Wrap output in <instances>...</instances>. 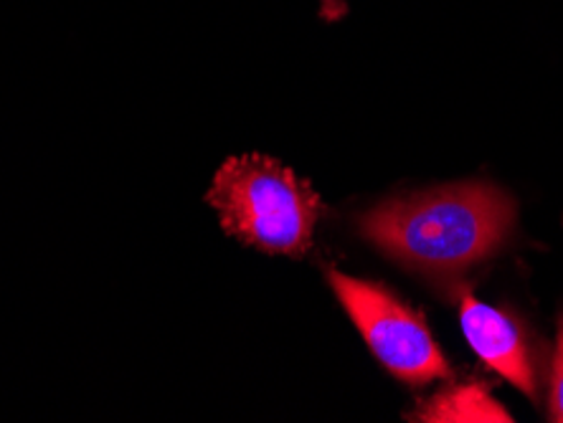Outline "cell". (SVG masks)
Returning <instances> with one entry per match:
<instances>
[{
    "mask_svg": "<svg viewBox=\"0 0 563 423\" xmlns=\"http://www.w3.org/2000/svg\"><path fill=\"white\" fill-rule=\"evenodd\" d=\"M512 226L516 201L479 180L388 198L358 221L368 244L424 277H454L490 259Z\"/></svg>",
    "mask_w": 563,
    "mask_h": 423,
    "instance_id": "1",
    "label": "cell"
},
{
    "mask_svg": "<svg viewBox=\"0 0 563 423\" xmlns=\"http://www.w3.org/2000/svg\"><path fill=\"white\" fill-rule=\"evenodd\" d=\"M229 236L267 254L305 256L322 213L320 196L285 165L252 153L229 157L206 196Z\"/></svg>",
    "mask_w": 563,
    "mask_h": 423,
    "instance_id": "2",
    "label": "cell"
},
{
    "mask_svg": "<svg viewBox=\"0 0 563 423\" xmlns=\"http://www.w3.org/2000/svg\"><path fill=\"white\" fill-rule=\"evenodd\" d=\"M328 281L371 353L394 378L409 386L452 378L450 363L429 333L427 320L401 302L391 289L335 269L328 271Z\"/></svg>",
    "mask_w": 563,
    "mask_h": 423,
    "instance_id": "3",
    "label": "cell"
},
{
    "mask_svg": "<svg viewBox=\"0 0 563 423\" xmlns=\"http://www.w3.org/2000/svg\"><path fill=\"white\" fill-rule=\"evenodd\" d=\"M460 322L479 360L538 401V358L526 327L512 314L477 302L470 292L460 294Z\"/></svg>",
    "mask_w": 563,
    "mask_h": 423,
    "instance_id": "4",
    "label": "cell"
},
{
    "mask_svg": "<svg viewBox=\"0 0 563 423\" xmlns=\"http://www.w3.org/2000/svg\"><path fill=\"white\" fill-rule=\"evenodd\" d=\"M413 421L427 423H462V421H485V423H510V413L495 401L483 383H462L437 393L429 401H421Z\"/></svg>",
    "mask_w": 563,
    "mask_h": 423,
    "instance_id": "5",
    "label": "cell"
},
{
    "mask_svg": "<svg viewBox=\"0 0 563 423\" xmlns=\"http://www.w3.org/2000/svg\"><path fill=\"white\" fill-rule=\"evenodd\" d=\"M549 416L551 421L563 423V318L556 330V353L551 363V391H549Z\"/></svg>",
    "mask_w": 563,
    "mask_h": 423,
    "instance_id": "6",
    "label": "cell"
},
{
    "mask_svg": "<svg viewBox=\"0 0 563 423\" xmlns=\"http://www.w3.org/2000/svg\"><path fill=\"white\" fill-rule=\"evenodd\" d=\"M345 13H347L345 0H320V15H322V21H328V23L341 21Z\"/></svg>",
    "mask_w": 563,
    "mask_h": 423,
    "instance_id": "7",
    "label": "cell"
}]
</instances>
